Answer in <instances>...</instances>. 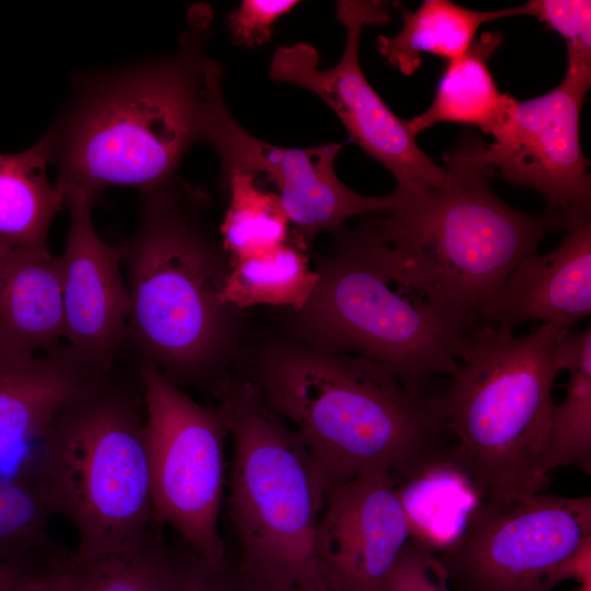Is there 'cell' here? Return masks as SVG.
<instances>
[{
	"label": "cell",
	"mask_w": 591,
	"mask_h": 591,
	"mask_svg": "<svg viewBox=\"0 0 591 591\" xmlns=\"http://www.w3.org/2000/svg\"><path fill=\"white\" fill-rule=\"evenodd\" d=\"M213 12L198 3L170 56L82 81L43 137L65 208L108 186L142 193L176 175L188 149L209 143L227 108L222 66L207 55Z\"/></svg>",
	"instance_id": "6da1fadb"
},
{
	"label": "cell",
	"mask_w": 591,
	"mask_h": 591,
	"mask_svg": "<svg viewBox=\"0 0 591 591\" xmlns=\"http://www.w3.org/2000/svg\"><path fill=\"white\" fill-rule=\"evenodd\" d=\"M482 137L466 129L442 155L445 187L394 190L395 205L357 227L386 275L428 303L466 335L484 326L500 288L549 233L569 216L531 213L493 190L496 172L483 159Z\"/></svg>",
	"instance_id": "7a4b0ae2"
},
{
	"label": "cell",
	"mask_w": 591,
	"mask_h": 591,
	"mask_svg": "<svg viewBox=\"0 0 591 591\" xmlns=\"http://www.w3.org/2000/svg\"><path fill=\"white\" fill-rule=\"evenodd\" d=\"M248 380L303 441L328 495L371 471L398 483L449 448L437 396L410 392L366 358L278 344Z\"/></svg>",
	"instance_id": "3957f363"
},
{
	"label": "cell",
	"mask_w": 591,
	"mask_h": 591,
	"mask_svg": "<svg viewBox=\"0 0 591 591\" xmlns=\"http://www.w3.org/2000/svg\"><path fill=\"white\" fill-rule=\"evenodd\" d=\"M141 200L138 228L120 245L127 341L177 385L209 374L227 347L235 311L221 298L229 258L204 217L201 189L175 176Z\"/></svg>",
	"instance_id": "277c9868"
},
{
	"label": "cell",
	"mask_w": 591,
	"mask_h": 591,
	"mask_svg": "<svg viewBox=\"0 0 591 591\" xmlns=\"http://www.w3.org/2000/svg\"><path fill=\"white\" fill-rule=\"evenodd\" d=\"M569 329L542 324L517 336L482 326L466 339L444 393L437 396L451 455L482 500L501 501L546 490L544 455L561 371L559 346Z\"/></svg>",
	"instance_id": "5b68a950"
},
{
	"label": "cell",
	"mask_w": 591,
	"mask_h": 591,
	"mask_svg": "<svg viewBox=\"0 0 591 591\" xmlns=\"http://www.w3.org/2000/svg\"><path fill=\"white\" fill-rule=\"evenodd\" d=\"M113 373L62 409L34 472L54 513L76 530L77 563L136 551L159 533L143 401Z\"/></svg>",
	"instance_id": "8992f818"
},
{
	"label": "cell",
	"mask_w": 591,
	"mask_h": 591,
	"mask_svg": "<svg viewBox=\"0 0 591 591\" xmlns=\"http://www.w3.org/2000/svg\"><path fill=\"white\" fill-rule=\"evenodd\" d=\"M215 392L233 442L229 512L237 568L278 586L327 591L315 534L328 493L314 460L248 379L221 376Z\"/></svg>",
	"instance_id": "52a82bcc"
},
{
	"label": "cell",
	"mask_w": 591,
	"mask_h": 591,
	"mask_svg": "<svg viewBox=\"0 0 591 591\" xmlns=\"http://www.w3.org/2000/svg\"><path fill=\"white\" fill-rule=\"evenodd\" d=\"M334 235L337 251L321 260L316 288L299 311L309 345L373 361L418 394L451 375L468 335L392 280L357 227Z\"/></svg>",
	"instance_id": "ba28073f"
},
{
	"label": "cell",
	"mask_w": 591,
	"mask_h": 591,
	"mask_svg": "<svg viewBox=\"0 0 591 591\" xmlns=\"http://www.w3.org/2000/svg\"><path fill=\"white\" fill-rule=\"evenodd\" d=\"M138 374L154 524L171 526L189 549L221 564L227 559L219 530L229 434L224 417L218 406L188 397L150 362L140 360Z\"/></svg>",
	"instance_id": "9c48e42d"
},
{
	"label": "cell",
	"mask_w": 591,
	"mask_h": 591,
	"mask_svg": "<svg viewBox=\"0 0 591 591\" xmlns=\"http://www.w3.org/2000/svg\"><path fill=\"white\" fill-rule=\"evenodd\" d=\"M591 546V498L545 491L480 503L436 554L451 591H549L553 572Z\"/></svg>",
	"instance_id": "30bf717a"
},
{
	"label": "cell",
	"mask_w": 591,
	"mask_h": 591,
	"mask_svg": "<svg viewBox=\"0 0 591 591\" xmlns=\"http://www.w3.org/2000/svg\"><path fill=\"white\" fill-rule=\"evenodd\" d=\"M336 16L345 26L346 44L334 67L321 70L317 49L300 42L275 50L269 77L321 97L343 123L350 139L392 173L397 183L396 190L448 186V172L418 147L407 119L396 116L387 107L360 66L362 28L387 22L389 3L341 0L337 2Z\"/></svg>",
	"instance_id": "8fae6325"
},
{
	"label": "cell",
	"mask_w": 591,
	"mask_h": 591,
	"mask_svg": "<svg viewBox=\"0 0 591 591\" xmlns=\"http://www.w3.org/2000/svg\"><path fill=\"white\" fill-rule=\"evenodd\" d=\"M591 78L566 72L547 93L514 100L484 161L517 187L536 190L546 209L568 216L591 208L590 162L580 142V113Z\"/></svg>",
	"instance_id": "7c38bea8"
},
{
	"label": "cell",
	"mask_w": 591,
	"mask_h": 591,
	"mask_svg": "<svg viewBox=\"0 0 591 591\" xmlns=\"http://www.w3.org/2000/svg\"><path fill=\"white\" fill-rule=\"evenodd\" d=\"M209 144L219 157L221 174L245 172L274 185L293 233L305 244L320 232L337 233L351 217L385 213L395 205L393 193L364 196L337 177L334 165L343 143L309 148L267 143L248 134L225 108Z\"/></svg>",
	"instance_id": "4fadbf2b"
},
{
	"label": "cell",
	"mask_w": 591,
	"mask_h": 591,
	"mask_svg": "<svg viewBox=\"0 0 591 591\" xmlns=\"http://www.w3.org/2000/svg\"><path fill=\"white\" fill-rule=\"evenodd\" d=\"M396 480L366 472L327 496L315 534V557L327 591H382L410 540Z\"/></svg>",
	"instance_id": "5bb4252c"
},
{
	"label": "cell",
	"mask_w": 591,
	"mask_h": 591,
	"mask_svg": "<svg viewBox=\"0 0 591 591\" xmlns=\"http://www.w3.org/2000/svg\"><path fill=\"white\" fill-rule=\"evenodd\" d=\"M92 202L78 197L66 205L70 225L58 256L65 338L83 361L112 369L128 338L129 291L120 246L109 245L97 234Z\"/></svg>",
	"instance_id": "9a60e30c"
},
{
	"label": "cell",
	"mask_w": 591,
	"mask_h": 591,
	"mask_svg": "<svg viewBox=\"0 0 591 591\" xmlns=\"http://www.w3.org/2000/svg\"><path fill=\"white\" fill-rule=\"evenodd\" d=\"M561 242L524 257L484 314V326L513 331L538 321L569 329L591 313V208L569 215Z\"/></svg>",
	"instance_id": "2e32d148"
},
{
	"label": "cell",
	"mask_w": 591,
	"mask_h": 591,
	"mask_svg": "<svg viewBox=\"0 0 591 591\" xmlns=\"http://www.w3.org/2000/svg\"><path fill=\"white\" fill-rule=\"evenodd\" d=\"M109 371L68 346L27 359L0 358V457L21 443L40 441L62 409Z\"/></svg>",
	"instance_id": "e0dca14e"
},
{
	"label": "cell",
	"mask_w": 591,
	"mask_h": 591,
	"mask_svg": "<svg viewBox=\"0 0 591 591\" xmlns=\"http://www.w3.org/2000/svg\"><path fill=\"white\" fill-rule=\"evenodd\" d=\"M65 338L58 256L47 247L0 251V357L27 359Z\"/></svg>",
	"instance_id": "ac0fdd59"
},
{
	"label": "cell",
	"mask_w": 591,
	"mask_h": 591,
	"mask_svg": "<svg viewBox=\"0 0 591 591\" xmlns=\"http://www.w3.org/2000/svg\"><path fill=\"white\" fill-rule=\"evenodd\" d=\"M451 447L396 484L410 540L438 554L462 533L482 497Z\"/></svg>",
	"instance_id": "d6986e66"
},
{
	"label": "cell",
	"mask_w": 591,
	"mask_h": 591,
	"mask_svg": "<svg viewBox=\"0 0 591 591\" xmlns=\"http://www.w3.org/2000/svg\"><path fill=\"white\" fill-rule=\"evenodd\" d=\"M503 40L501 32H485L460 57L447 62L430 106L407 119L417 136L438 123L478 127L491 135L515 100L497 88L488 60Z\"/></svg>",
	"instance_id": "ffe728a7"
},
{
	"label": "cell",
	"mask_w": 591,
	"mask_h": 591,
	"mask_svg": "<svg viewBox=\"0 0 591 591\" xmlns=\"http://www.w3.org/2000/svg\"><path fill=\"white\" fill-rule=\"evenodd\" d=\"M519 15H525L523 4L476 11L449 0H424L415 11L403 9L401 31L392 37L378 36L376 47L391 66L408 77L421 66L424 54L453 60L471 47L483 24Z\"/></svg>",
	"instance_id": "44dd1931"
},
{
	"label": "cell",
	"mask_w": 591,
	"mask_h": 591,
	"mask_svg": "<svg viewBox=\"0 0 591 591\" xmlns=\"http://www.w3.org/2000/svg\"><path fill=\"white\" fill-rule=\"evenodd\" d=\"M44 139L13 154H0V251L47 247L53 220L65 208L47 177Z\"/></svg>",
	"instance_id": "7402d4cb"
},
{
	"label": "cell",
	"mask_w": 591,
	"mask_h": 591,
	"mask_svg": "<svg viewBox=\"0 0 591 591\" xmlns=\"http://www.w3.org/2000/svg\"><path fill=\"white\" fill-rule=\"evenodd\" d=\"M306 244L296 234L279 247L229 263L221 298L234 310L255 305L301 311L320 279L310 266Z\"/></svg>",
	"instance_id": "603a6c76"
},
{
	"label": "cell",
	"mask_w": 591,
	"mask_h": 591,
	"mask_svg": "<svg viewBox=\"0 0 591 591\" xmlns=\"http://www.w3.org/2000/svg\"><path fill=\"white\" fill-rule=\"evenodd\" d=\"M561 371L569 374L563 402L555 404L547 436L544 468L573 466L591 473V327L569 331L559 346Z\"/></svg>",
	"instance_id": "cb8c5ba5"
},
{
	"label": "cell",
	"mask_w": 591,
	"mask_h": 591,
	"mask_svg": "<svg viewBox=\"0 0 591 591\" xmlns=\"http://www.w3.org/2000/svg\"><path fill=\"white\" fill-rule=\"evenodd\" d=\"M228 208L219 225L229 263L268 253L288 242L290 221L274 190L245 172L221 174Z\"/></svg>",
	"instance_id": "d4e9b609"
},
{
	"label": "cell",
	"mask_w": 591,
	"mask_h": 591,
	"mask_svg": "<svg viewBox=\"0 0 591 591\" xmlns=\"http://www.w3.org/2000/svg\"><path fill=\"white\" fill-rule=\"evenodd\" d=\"M53 514L34 472L0 477V561L36 569L63 555L47 532Z\"/></svg>",
	"instance_id": "484cf974"
},
{
	"label": "cell",
	"mask_w": 591,
	"mask_h": 591,
	"mask_svg": "<svg viewBox=\"0 0 591 591\" xmlns=\"http://www.w3.org/2000/svg\"><path fill=\"white\" fill-rule=\"evenodd\" d=\"M74 563L85 591H174V557L160 533L136 551Z\"/></svg>",
	"instance_id": "4316f807"
},
{
	"label": "cell",
	"mask_w": 591,
	"mask_h": 591,
	"mask_svg": "<svg viewBox=\"0 0 591 591\" xmlns=\"http://www.w3.org/2000/svg\"><path fill=\"white\" fill-rule=\"evenodd\" d=\"M525 15L534 16L566 42L568 66L591 68V1L531 0Z\"/></svg>",
	"instance_id": "83f0119b"
},
{
	"label": "cell",
	"mask_w": 591,
	"mask_h": 591,
	"mask_svg": "<svg viewBox=\"0 0 591 591\" xmlns=\"http://www.w3.org/2000/svg\"><path fill=\"white\" fill-rule=\"evenodd\" d=\"M382 591H451L436 554L409 540L387 575Z\"/></svg>",
	"instance_id": "f1b7e54d"
},
{
	"label": "cell",
	"mask_w": 591,
	"mask_h": 591,
	"mask_svg": "<svg viewBox=\"0 0 591 591\" xmlns=\"http://www.w3.org/2000/svg\"><path fill=\"white\" fill-rule=\"evenodd\" d=\"M299 3L297 0H243L227 19L233 43L252 49L269 42L274 23Z\"/></svg>",
	"instance_id": "f546056e"
},
{
	"label": "cell",
	"mask_w": 591,
	"mask_h": 591,
	"mask_svg": "<svg viewBox=\"0 0 591 591\" xmlns=\"http://www.w3.org/2000/svg\"><path fill=\"white\" fill-rule=\"evenodd\" d=\"M174 591H244L237 567L228 559L215 565L193 552L174 557Z\"/></svg>",
	"instance_id": "4dcf8cb0"
},
{
	"label": "cell",
	"mask_w": 591,
	"mask_h": 591,
	"mask_svg": "<svg viewBox=\"0 0 591 591\" xmlns=\"http://www.w3.org/2000/svg\"><path fill=\"white\" fill-rule=\"evenodd\" d=\"M11 591H85L72 553L61 556L19 580Z\"/></svg>",
	"instance_id": "1f68e13d"
},
{
	"label": "cell",
	"mask_w": 591,
	"mask_h": 591,
	"mask_svg": "<svg viewBox=\"0 0 591 591\" xmlns=\"http://www.w3.org/2000/svg\"><path fill=\"white\" fill-rule=\"evenodd\" d=\"M37 569L20 567L0 561V591H11L19 580Z\"/></svg>",
	"instance_id": "d6a6232c"
},
{
	"label": "cell",
	"mask_w": 591,
	"mask_h": 591,
	"mask_svg": "<svg viewBox=\"0 0 591 591\" xmlns=\"http://www.w3.org/2000/svg\"><path fill=\"white\" fill-rule=\"evenodd\" d=\"M239 572L244 591H300L253 577L251 575L242 572L240 569Z\"/></svg>",
	"instance_id": "836d02e7"
},
{
	"label": "cell",
	"mask_w": 591,
	"mask_h": 591,
	"mask_svg": "<svg viewBox=\"0 0 591 591\" xmlns=\"http://www.w3.org/2000/svg\"><path fill=\"white\" fill-rule=\"evenodd\" d=\"M577 591H591V581H586L581 584H579V588Z\"/></svg>",
	"instance_id": "e575fe53"
},
{
	"label": "cell",
	"mask_w": 591,
	"mask_h": 591,
	"mask_svg": "<svg viewBox=\"0 0 591 591\" xmlns=\"http://www.w3.org/2000/svg\"><path fill=\"white\" fill-rule=\"evenodd\" d=\"M573 591H577V589H576V590H573Z\"/></svg>",
	"instance_id": "d590c367"
},
{
	"label": "cell",
	"mask_w": 591,
	"mask_h": 591,
	"mask_svg": "<svg viewBox=\"0 0 591 591\" xmlns=\"http://www.w3.org/2000/svg\"><path fill=\"white\" fill-rule=\"evenodd\" d=\"M1 358V357H0ZM5 359V358H4Z\"/></svg>",
	"instance_id": "8d00e7d4"
}]
</instances>
